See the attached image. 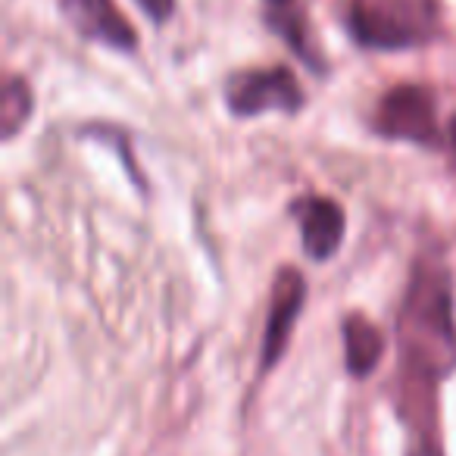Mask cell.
<instances>
[{
	"mask_svg": "<svg viewBox=\"0 0 456 456\" xmlns=\"http://www.w3.org/2000/svg\"><path fill=\"white\" fill-rule=\"evenodd\" d=\"M397 331L406 366L422 381L444 379L456 369L453 279L435 256H419L412 266Z\"/></svg>",
	"mask_w": 456,
	"mask_h": 456,
	"instance_id": "1",
	"label": "cell"
},
{
	"mask_svg": "<svg viewBox=\"0 0 456 456\" xmlns=\"http://www.w3.org/2000/svg\"><path fill=\"white\" fill-rule=\"evenodd\" d=\"M350 32L372 51H410L441 32L437 0H350Z\"/></svg>",
	"mask_w": 456,
	"mask_h": 456,
	"instance_id": "2",
	"label": "cell"
},
{
	"mask_svg": "<svg viewBox=\"0 0 456 456\" xmlns=\"http://www.w3.org/2000/svg\"><path fill=\"white\" fill-rule=\"evenodd\" d=\"M228 110L235 116H260L269 110L297 113L304 107V88L288 66H266V69H241L225 85Z\"/></svg>",
	"mask_w": 456,
	"mask_h": 456,
	"instance_id": "3",
	"label": "cell"
},
{
	"mask_svg": "<svg viewBox=\"0 0 456 456\" xmlns=\"http://www.w3.org/2000/svg\"><path fill=\"white\" fill-rule=\"evenodd\" d=\"M375 132L391 141H410L419 147L437 144V107L435 94L422 85H397L381 97L375 110Z\"/></svg>",
	"mask_w": 456,
	"mask_h": 456,
	"instance_id": "4",
	"label": "cell"
},
{
	"mask_svg": "<svg viewBox=\"0 0 456 456\" xmlns=\"http://www.w3.org/2000/svg\"><path fill=\"white\" fill-rule=\"evenodd\" d=\"M60 10L69 20V26L82 32L85 38L101 41L113 51H134L138 47V32L116 7V0H60Z\"/></svg>",
	"mask_w": 456,
	"mask_h": 456,
	"instance_id": "5",
	"label": "cell"
},
{
	"mask_svg": "<svg viewBox=\"0 0 456 456\" xmlns=\"http://www.w3.org/2000/svg\"><path fill=\"white\" fill-rule=\"evenodd\" d=\"M306 281L297 269L285 266L273 285V304H269L266 338H263V369H273L279 356L285 354L291 329L297 322V313L304 310Z\"/></svg>",
	"mask_w": 456,
	"mask_h": 456,
	"instance_id": "6",
	"label": "cell"
},
{
	"mask_svg": "<svg viewBox=\"0 0 456 456\" xmlns=\"http://www.w3.org/2000/svg\"><path fill=\"white\" fill-rule=\"evenodd\" d=\"M294 213L300 219L306 256L319 263L335 256L344 241V228H347L341 203H335L331 197H304L294 203Z\"/></svg>",
	"mask_w": 456,
	"mask_h": 456,
	"instance_id": "7",
	"label": "cell"
},
{
	"mask_svg": "<svg viewBox=\"0 0 456 456\" xmlns=\"http://www.w3.org/2000/svg\"><path fill=\"white\" fill-rule=\"evenodd\" d=\"M385 356V335L366 316L354 313L344 319V360L356 379H366Z\"/></svg>",
	"mask_w": 456,
	"mask_h": 456,
	"instance_id": "8",
	"label": "cell"
},
{
	"mask_svg": "<svg viewBox=\"0 0 456 456\" xmlns=\"http://www.w3.org/2000/svg\"><path fill=\"white\" fill-rule=\"evenodd\" d=\"M32 88L26 85V78L10 76L4 82V103H0V122H4V138H16L22 126L32 116Z\"/></svg>",
	"mask_w": 456,
	"mask_h": 456,
	"instance_id": "9",
	"label": "cell"
},
{
	"mask_svg": "<svg viewBox=\"0 0 456 456\" xmlns=\"http://www.w3.org/2000/svg\"><path fill=\"white\" fill-rule=\"evenodd\" d=\"M266 20H269V28H273V32H279L281 38L291 45L294 53H300V57H304L313 69H319V60L313 57V45H310V38H306V22H304V16H300L297 10H291V7L269 10Z\"/></svg>",
	"mask_w": 456,
	"mask_h": 456,
	"instance_id": "10",
	"label": "cell"
},
{
	"mask_svg": "<svg viewBox=\"0 0 456 456\" xmlns=\"http://www.w3.org/2000/svg\"><path fill=\"white\" fill-rule=\"evenodd\" d=\"M153 22H166L172 13H175V0H134Z\"/></svg>",
	"mask_w": 456,
	"mask_h": 456,
	"instance_id": "11",
	"label": "cell"
},
{
	"mask_svg": "<svg viewBox=\"0 0 456 456\" xmlns=\"http://www.w3.org/2000/svg\"><path fill=\"white\" fill-rule=\"evenodd\" d=\"M266 4H269L273 10H285V7H291L294 0H266Z\"/></svg>",
	"mask_w": 456,
	"mask_h": 456,
	"instance_id": "12",
	"label": "cell"
},
{
	"mask_svg": "<svg viewBox=\"0 0 456 456\" xmlns=\"http://www.w3.org/2000/svg\"><path fill=\"white\" fill-rule=\"evenodd\" d=\"M412 456H437V453H435V450H431V447H422V450H416V453H412Z\"/></svg>",
	"mask_w": 456,
	"mask_h": 456,
	"instance_id": "13",
	"label": "cell"
},
{
	"mask_svg": "<svg viewBox=\"0 0 456 456\" xmlns=\"http://www.w3.org/2000/svg\"><path fill=\"white\" fill-rule=\"evenodd\" d=\"M450 141H453V147H456V116H453V122H450Z\"/></svg>",
	"mask_w": 456,
	"mask_h": 456,
	"instance_id": "14",
	"label": "cell"
}]
</instances>
